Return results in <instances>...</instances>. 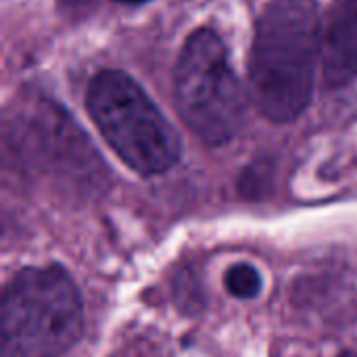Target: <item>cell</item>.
I'll return each instance as SVG.
<instances>
[{"mask_svg": "<svg viewBox=\"0 0 357 357\" xmlns=\"http://www.w3.org/2000/svg\"><path fill=\"white\" fill-rule=\"evenodd\" d=\"M322 17L314 0H274L261 13L251 56L249 86L259 113L276 123L297 119L314 94Z\"/></svg>", "mask_w": 357, "mask_h": 357, "instance_id": "cell-1", "label": "cell"}, {"mask_svg": "<svg viewBox=\"0 0 357 357\" xmlns=\"http://www.w3.org/2000/svg\"><path fill=\"white\" fill-rule=\"evenodd\" d=\"M0 310V357H59L84 333L79 291L56 266L15 274Z\"/></svg>", "mask_w": 357, "mask_h": 357, "instance_id": "cell-2", "label": "cell"}, {"mask_svg": "<svg viewBox=\"0 0 357 357\" xmlns=\"http://www.w3.org/2000/svg\"><path fill=\"white\" fill-rule=\"evenodd\" d=\"M86 105L107 144L140 176L163 174L180 159L178 134L123 71L96 73L88 86Z\"/></svg>", "mask_w": 357, "mask_h": 357, "instance_id": "cell-3", "label": "cell"}, {"mask_svg": "<svg viewBox=\"0 0 357 357\" xmlns=\"http://www.w3.org/2000/svg\"><path fill=\"white\" fill-rule=\"evenodd\" d=\"M174 92L182 119L205 144H226L245 126L247 98L213 29H197L184 42Z\"/></svg>", "mask_w": 357, "mask_h": 357, "instance_id": "cell-4", "label": "cell"}, {"mask_svg": "<svg viewBox=\"0 0 357 357\" xmlns=\"http://www.w3.org/2000/svg\"><path fill=\"white\" fill-rule=\"evenodd\" d=\"M320 63L328 86L341 88L357 77V0H335L322 19Z\"/></svg>", "mask_w": 357, "mask_h": 357, "instance_id": "cell-5", "label": "cell"}, {"mask_svg": "<svg viewBox=\"0 0 357 357\" xmlns=\"http://www.w3.org/2000/svg\"><path fill=\"white\" fill-rule=\"evenodd\" d=\"M226 289L238 299H251L261 291V276L249 264H236L226 274Z\"/></svg>", "mask_w": 357, "mask_h": 357, "instance_id": "cell-6", "label": "cell"}, {"mask_svg": "<svg viewBox=\"0 0 357 357\" xmlns=\"http://www.w3.org/2000/svg\"><path fill=\"white\" fill-rule=\"evenodd\" d=\"M115 2H123V4H142V2H149V0H115Z\"/></svg>", "mask_w": 357, "mask_h": 357, "instance_id": "cell-7", "label": "cell"}, {"mask_svg": "<svg viewBox=\"0 0 357 357\" xmlns=\"http://www.w3.org/2000/svg\"><path fill=\"white\" fill-rule=\"evenodd\" d=\"M341 357H357V354H345V356H341Z\"/></svg>", "mask_w": 357, "mask_h": 357, "instance_id": "cell-8", "label": "cell"}]
</instances>
